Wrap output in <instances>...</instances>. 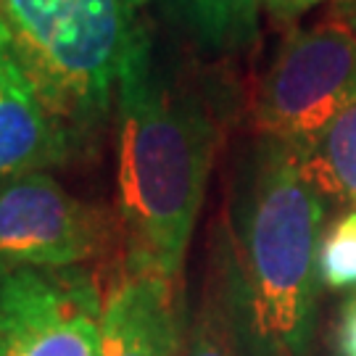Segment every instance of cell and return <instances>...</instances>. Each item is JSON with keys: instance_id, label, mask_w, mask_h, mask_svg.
<instances>
[{"instance_id": "1", "label": "cell", "mask_w": 356, "mask_h": 356, "mask_svg": "<svg viewBox=\"0 0 356 356\" xmlns=\"http://www.w3.org/2000/svg\"><path fill=\"white\" fill-rule=\"evenodd\" d=\"M116 198L127 267L182 280L206 182L222 145V98L166 64L148 22L116 85Z\"/></svg>"}, {"instance_id": "2", "label": "cell", "mask_w": 356, "mask_h": 356, "mask_svg": "<svg viewBox=\"0 0 356 356\" xmlns=\"http://www.w3.org/2000/svg\"><path fill=\"white\" fill-rule=\"evenodd\" d=\"M325 198L293 143L259 135L241 164L229 267L248 356H309Z\"/></svg>"}, {"instance_id": "3", "label": "cell", "mask_w": 356, "mask_h": 356, "mask_svg": "<svg viewBox=\"0 0 356 356\" xmlns=\"http://www.w3.org/2000/svg\"><path fill=\"white\" fill-rule=\"evenodd\" d=\"M148 0H0V24L82 151L98 140Z\"/></svg>"}, {"instance_id": "4", "label": "cell", "mask_w": 356, "mask_h": 356, "mask_svg": "<svg viewBox=\"0 0 356 356\" xmlns=\"http://www.w3.org/2000/svg\"><path fill=\"white\" fill-rule=\"evenodd\" d=\"M354 98L356 38L346 22L327 13L317 24L285 32L256 88V135L298 145Z\"/></svg>"}, {"instance_id": "5", "label": "cell", "mask_w": 356, "mask_h": 356, "mask_svg": "<svg viewBox=\"0 0 356 356\" xmlns=\"http://www.w3.org/2000/svg\"><path fill=\"white\" fill-rule=\"evenodd\" d=\"M101 319L85 269L0 272V356H103Z\"/></svg>"}, {"instance_id": "6", "label": "cell", "mask_w": 356, "mask_h": 356, "mask_svg": "<svg viewBox=\"0 0 356 356\" xmlns=\"http://www.w3.org/2000/svg\"><path fill=\"white\" fill-rule=\"evenodd\" d=\"M101 214L48 172L0 185V272L69 269L98 254Z\"/></svg>"}, {"instance_id": "7", "label": "cell", "mask_w": 356, "mask_h": 356, "mask_svg": "<svg viewBox=\"0 0 356 356\" xmlns=\"http://www.w3.org/2000/svg\"><path fill=\"white\" fill-rule=\"evenodd\" d=\"M82 145L45 106L0 24V185L82 156Z\"/></svg>"}, {"instance_id": "8", "label": "cell", "mask_w": 356, "mask_h": 356, "mask_svg": "<svg viewBox=\"0 0 356 356\" xmlns=\"http://www.w3.org/2000/svg\"><path fill=\"white\" fill-rule=\"evenodd\" d=\"M182 330L177 282L148 269L124 267L103 298V356H179Z\"/></svg>"}, {"instance_id": "9", "label": "cell", "mask_w": 356, "mask_h": 356, "mask_svg": "<svg viewBox=\"0 0 356 356\" xmlns=\"http://www.w3.org/2000/svg\"><path fill=\"white\" fill-rule=\"evenodd\" d=\"M179 356H248L238 296L229 269L227 232H219L214 248V269L206 280L198 309L185 319Z\"/></svg>"}, {"instance_id": "10", "label": "cell", "mask_w": 356, "mask_h": 356, "mask_svg": "<svg viewBox=\"0 0 356 356\" xmlns=\"http://www.w3.org/2000/svg\"><path fill=\"white\" fill-rule=\"evenodd\" d=\"M172 24L209 53L248 51L259 38L264 0H151Z\"/></svg>"}, {"instance_id": "11", "label": "cell", "mask_w": 356, "mask_h": 356, "mask_svg": "<svg viewBox=\"0 0 356 356\" xmlns=\"http://www.w3.org/2000/svg\"><path fill=\"white\" fill-rule=\"evenodd\" d=\"M296 151L322 198L356 209V98Z\"/></svg>"}, {"instance_id": "12", "label": "cell", "mask_w": 356, "mask_h": 356, "mask_svg": "<svg viewBox=\"0 0 356 356\" xmlns=\"http://www.w3.org/2000/svg\"><path fill=\"white\" fill-rule=\"evenodd\" d=\"M317 269L319 282L332 291L356 288V209L338 216L322 232Z\"/></svg>"}, {"instance_id": "13", "label": "cell", "mask_w": 356, "mask_h": 356, "mask_svg": "<svg viewBox=\"0 0 356 356\" xmlns=\"http://www.w3.org/2000/svg\"><path fill=\"white\" fill-rule=\"evenodd\" d=\"M322 3H335V0H264V11L275 29L291 32L306 13L314 11Z\"/></svg>"}, {"instance_id": "14", "label": "cell", "mask_w": 356, "mask_h": 356, "mask_svg": "<svg viewBox=\"0 0 356 356\" xmlns=\"http://www.w3.org/2000/svg\"><path fill=\"white\" fill-rule=\"evenodd\" d=\"M335 351L338 356H356V293L341 309L338 330H335Z\"/></svg>"}, {"instance_id": "15", "label": "cell", "mask_w": 356, "mask_h": 356, "mask_svg": "<svg viewBox=\"0 0 356 356\" xmlns=\"http://www.w3.org/2000/svg\"><path fill=\"white\" fill-rule=\"evenodd\" d=\"M351 11H356V0H335L330 8L332 16H346V13Z\"/></svg>"}, {"instance_id": "16", "label": "cell", "mask_w": 356, "mask_h": 356, "mask_svg": "<svg viewBox=\"0 0 356 356\" xmlns=\"http://www.w3.org/2000/svg\"><path fill=\"white\" fill-rule=\"evenodd\" d=\"M330 16H332V13H330ZM335 19H341V22H346V24H348V29L354 32V38H356V11L346 13V16H335Z\"/></svg>"}]
</instances>
